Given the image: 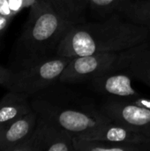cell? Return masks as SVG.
I'll return each instance as SVG.
<instances>
[{
  "label": "cell",
  "instance_id": "obj_7",
  "mask_svg": "<svg viewBox=\"0 0 150 151\" xmlns=\"http://www.w3.org/2000/svg\"><path fill=\"white\" fill-rule=\"evenodd\" d=\"M72 139L71 133L38 115L32 135L18 151H75Z\"/></svg>",
  "mask_w": 150,
  "mask_h": 151
},
{
  "label": "cell",
  "instance_id": "obj_12",
  "mask_svg": "<svg viewBox=\"0 0 150 151\" xmlns=\"http://www.w3.org/2000/svg\"><path fill=\"white\" fill-rule=\"evenodd\" d=\"M73 146L75 151H143L150 150L147 145L127 144L112 142L107 141L92 140L73 136Z\"/></svg>",
  "mask_w": 150,
  "mask_h": 151
},
{
  "label": "cell",
  "instance_id": "obj_18",
  "mask_svg": "<svg viewBox=\"0 0 150 151\" xmlns=\"http://www.w3.org/2000/svg\"><path fill=\"white\" fill-rule=\"evenodd\" d=\"M9 5L12 14L15 16L24 9V0H9Z\"/></svg>",
  "mask_w": 150,
  "mask_h": 151
},
{
  "label": "cell",
  "instance_id": "obj_16",
  "mask_svg": "<svg viewBox=\"0 0 150 151\" xmlns=\"http://www.w3.org/2000/svg\"><path fill=\"white\" fill-rule=\"evenodd\" d=\"M135 75L150 86V62L141 65L135 72Z\"/></svg>",
  "mask_w": 150,
  "mask_h": 151
},
{
  "label": "cell",
  "instance_id": "obj_5",
  "mask_svg": "<svg viewBox=\"0 0 150 151\" xmlns=\"http://www.w3.org/2000/svg\"><path fill=\"white\" fill-rule=\"evenodd\" d=\"M33 110L47 119L60 126L73 136L84 137L94 130L112 122L101 110L88 106L55 104L47 101H37Z\"/></svg>",
  "mask_w": 150,
  "mask_h": 151
},
{
  "label": "cell",
  "instance_id": "obj_20",
  "mask_svg": "<svg viewBox=\"0 0 150 151\" xmlns=\"http://www.w3.org/2000/svg\"><path fill=\"white\" fill-rule=\"evenodd\" d=\"M11 21V19L0 15V35L6 29V27H8Z\"/></svg>",
  "mask_w": 150,
  "mask_h": 151
},
{
  "label": "cell",
  "instance_id": "obj_10",
  "mask_svg": "<svg viewBox=\"0 0 150 151\" xmlns=\"http://www.w3.org/2000/svg\"><path fill=\"white\" fill-rule=\"evenodd\" d=\"M81 138L127 144L147 145L150 147V139L147 134L133 131L114 122L108 123Z\"/></svg>",
  "mask_w": 150,
  "mask_h": 151
},
{
  "label": "cell",
  "instance_id": "obj_23",
  "mask_svg": "<svg viewBox=\"0 0 150 151\" xmlns=\"http://www.w3.org/2000/svg\"><path fill=\"white\" fill-rule=\"evenodd\" d=\"M0 128H1V126H0Z\"/></svg>",
  "mask_w": 150,
  "mask_h": 151
},
{
  "label": "cell",
  "instance_id": "obj_9",
  "mask_svg": "<svg viewBox=\"0 0 150 151\" xmlns=\"http://www.w3.org/2000/svg\"><path fill=\"white\" fill-rule=\"evenodd\" d=\"M128 73L119 71L103 74L91 80L92 86L95 90L115 97H141V95L133 87L132 78Z\"/></svg>",
  "mask_w": 150,
  "mask_h": 151
},
{
  "label": "cell",
  "instance_id": "obj_11",
  "mask_svg": "<svg viewBox=\"0 0 150 151\" xmlns=\"http://www.w3.org/2000/svg\"><path fill=\"white\" fill-rule=\"evenodd\" d=\"M26 95L9 91L0 100V125L15 120L33 111Z\"/></svg>",
  "mask_w": 150,
  "mask_h": 151
},
{
  "label": "cell",
  "instance_id": "obj_14",
  "mask_svg": "<svg viewBox=\"0 0 150 151\" xmlns=\"http://www.w3.org/2000/svg\"><path fill=\"white\" fill-rule=\"evenodd\" d=\"M72 19L76 23L84 22L82 13L89 4V0H60Z\"/></svg>",
  "mask_w": 150,
  "mask_h": 151
},
{
  "label": "cell",
  "instance_id": "obj_17",
  "mask_svg": "<svg viewBox=\"0 0 150 151\" xmlns=\"http://www.w3.org/2000/svg\"><path fill=\"white\" fill-rule=\"evenodd\" d=\"M0 15L9 18L11 19H13L14 15L11 11L9 5V0H0Z\"/></svg>",
  "mask_w": 150,
  "mask_h": 151
},
{
  "label": "cell",
  "instance_id": "obj_4",
  "mask_svg": "<svg viewBox=\"0 0 150 151\" xmlns=\"http://www.w3.org/2000/svg\"><path fill=\"white\" fill-rule=\"evenodd\" d=\"M72 58L55 56L32 57L30 62L19 70L11 71L10 80L5 86L9 91L34 95L52 85L59 78Z\"/></svg>",
  "mask_w": 150,
  "mask_h": 151
},
{
  "label": "cell",
  "instance_id": "obj_2",
  "mask_svg": "<svg viewBox=\"0 0 150 151\" xmlns=\"http://www.w3.org/2000/svg\"><path fill=\"white\" fill-rule=\"evenodd\" d=\"M20 42L31 57L47 56L76 23L60 0H40L30 12Z\"/></svg>",
  "mask_w": 150,
  "mask_h": 151
},
{
  "label": "cell",
  "instance_id": "obj_8",
  "mask_svg": "<svg viewBox=\"0 0 150 151\" xmlns=\"http://www.w3.org/2000/svg\"><path fill=\"white\" fill-rule=\"evenodd\" d=\"M37 119L38 114L33 110L15 120L0 125V150H19L32 135Z\"/></svg>",
  "mask_w": 150,
  "mask_h": 151
},
{
  "label": "cell",
  "instance_id": "obj_1",
  "mask_svg": "<svg viewBox=\"0 0 150 151\" xmlns=\"http://www.w3.org/2000/svg\"><path fill=\"white\" fill-rule=\"evenodd\" d=\"M150 27L137 24L122 13L103 21L74 25L56 49V54L73 58L128 50L148 42Z\"/></svg>",
  "mask_w": 150,
  "mask_h": 151
},
{
  "label": "cell",
  "instance_id": "obj_22",
  "mask_svg": "<svg viewBox=\"0 0 150 151\" xmlns=\"http://www.w3.org/2000/svg\"><path fill=\"white\" fill-rule=\"evenodd\" d=\"M148 136L149 137V139H150V133H149V134H148Z\"/></svg>",
  "mask_w": 150,
  "mask_h": 151
},
{
  "label": "cell",
  "instance_id": "obj_19",
  "mask_svg": "<svg viewBox=\"0 0 150 151\" xmlns=\"http://www.w3.org/2000/svg\"><path fill=\"white\" fill-rule=\"evenodd\" d=\"M10 76H11V70L0 66V85L5 88V86L7 85L10 80Z\"/></svg>",
  "mask_w": 150,
  "mask_h": 151
},
{
  "label": "cell",
  "instance_id": "obj_21",
  "mask_svg": "<svg viewBox=\"0 0 150 151\" xmlns=\"http://www.w3.org/2000/svg\"><path fill=\"white\" fill-rule=\"evenodd\" d=\"M40 0H24V8H31L37 4Z\"/></svg>",
  "mask_w": 150,
  "mask_h": 151
},
{
  "label": "cell",
  "instance_id": "obj_15",
  "mask_svg": "<svg viewBox=\"0 0 150 151\" xmlns=\"http://www.w3.org/2000/svg\"><path fill=\"white\" fill-rule=\"evenodd\" d=\"M130 0H89L88 6L100 13H111L118 12L123 5Z\"/></svg>",
  "mask_w": 150,
  "mask_h": 151
},
{
  "label": "cell",
  "instance_id": "obj_6",
  "mask_svg": "<svg viewBox=\"0 0 150 151\" xmlns=\"http://www.w3.org/2000/svg\"><path fill=\"white\" fill-rule=\"evenodd\" d=\"M101 111L114 123L147 135L150 133V100L114 96L103 104Z\"/></svg>",
  "mask_w": 150,
  "mask_h": 151
},
{
  "label": "cell",
  "instance_id": "obj_13",
  "mask_svg": "<svg viewBox=\"0 0 150 151\" xmlns=\"http://www.w3.org/2000/svg\"><path fill=\"white\" fill-rule=\"evenodd\" d=\"M118 12L137 24L150 27V0L129 1Z\"/></svg>",
  "mask_w": 150,
  "mask_h": 151
},
{
  "label": "cell",
  "instance_id": "obj_3",
  "mask_svg": "<svg viewBox=\"0 0 150 151\" xmlns=\"http://www.w3.org/2000/svg\"><path fill=\"white\" fill-rule=\"evenodd\" d=\"M147 48L146 42L121 51L73 57L62 73L59 81L78 83L91 81L103 74L123 71L126 68H129L134 73L141 65L150 61Z\"/></svg>",
  "mask_w": 150,
  "mask_h": 151
}]
</instances>
